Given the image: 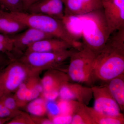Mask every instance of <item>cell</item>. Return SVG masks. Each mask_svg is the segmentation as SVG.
<instances>
[{
  "mask_svg": "<svg viewBox=\"0 0 124 124\" xmlns=\"http://www.w3.org/2000/svg\"><path fill=\"white\" fill-rule=\"evenodd\" d=\"M41 82L43 89L42 94L49 93L58 95L61 87L70 81L67 73L60 69L46 70Z\"/></svg>",
  "mask_w": 124,
  "mask_h": 124,
  "instance_id": "cell-12",
  "label": "cell"
},
{
  "mask_svg": "<svg viewBox=\"0 0 124 124\" xmlns=\"http://www.w3.org/2000/svg\"><path fill=\"white\" fill-rule=\"evenodd\" d=\"M40 73L17 59L10 60L0 71V97L15 93L29 77Z\"/></svg>",
  "mask_w": 124,
  "mask_h": 124,
  "instance_id": "cell-5",
  "label": "cell"
},
{
  "mask_svg": "<svg viewBox=\"0 0 124 124\" xmlns=\"http://www.w3.org/2000/svg\"><path fill=\"white\" fill-rule=\"evenodd\" d=\"M111 94L119 105L121 110H124V74L118 76L107 82Z\"/></svg>",
  "mask_w": 124,
  "mask_h": 124,
  "instance_id": "cell-17",
  "label": "cell"
},
{
  "mask_svg": "<svg viewBox=\"0 0 124 124\" xmlns=\"http://www.w3.org/2000/svg\"><path fill=\"white\" fill-rule=\"evenodd\" d=\"M73 116L59 115L54 116L51 119L54 124H70Z\"/></svg>",
  "mask_w": 124,
  "mask_h": 124,
  "instance_id": "cell-26",
  "label": "cell"
},
{
  "mask_svg": "<svg viewBox=\"0 0 124 124\" xmlns=\"http://www.w3.org/2000/svg\"><path fill=\"white\" fill-rule=\"evenodd\" d=\"M104 17L111 34L124 28V0L102 1Z\"/></svg>",
  "mask_w": 124,
  "mask_h": 124,
  "instance_id": "cell-8",
  "label": "cell"
},
{
  "mask_svg": "<svg viewBox=\"0 0 124 124\" xmlns=\"http://www.w3.org/2000/svg\"><path fill=\"white\" fill-rule=\"evenodd\" d=\"M94 104L97 111L107 115L118 116L123 115L117 102L111 95L106 85L92 86Z\"/></svg>",
  "mask_w": 124,
  "mask_h": 124,
  "instance_id": "cell-7",
  "label": "cell"
},
{
  "mask_svg": "<svg viewBox=\"0 0 124 124\" xmlns=\"http://www.w3.org/2000/svg\"><path fill=\"white\" fill-rule=\"evenodd\" d=\"M71 46L59 38H46L40 40L28 47L25 52H52L63 51L71 48Z\"/></svg>",
  "mask_w": 124,
  "mask_h": 124,
  "instance_id": "cell-14",
  "label": "cell"
},
{
  "mask_svg": "<svg viewBox=\"0 0 124 124\" xmlns=\"http://www.w3.org/2000/svg\"><path fill=\"white\" fill-rule=\"evenodd\" d=\"M0 43L11 46L13 48V42L9 36L0 33Z\"/></svg>",
  "mask_w": 124,
  "mask_h": 124,
  "instance_id": "cell-28",
  "label": "cell"
},
{
  "mask_svg": "<svg viewBox=\"0 0 124 124\" xmlns=\"http://www.w3.org/2000/svg\"><path fill=\"white\" fill-rule=\"evenodd\" d=\"M26 25L11 16L8 11H0V33L13 35L28 28Z\"/></svg>",
  "mask_w": 124,
  "mask_h": 124,
  "instance_id": "cell-15",
  "label": "cell"
},
{
  "mask_svg": "<svg viewBox=\"0 0 124 124\" xmlns=\"http://www.w3.org/2000/svg\"><path fill=\"white\" fill-rule=\"evenodd\" d=\"M34 124H53V121L49 118L44 116L31 115Z\"/></svg>",
  "mask_w": 124,
  "mask_h": 124,
  "instance_id": "cell-27",
  "label": "cell"
},
{
  "mask_svg": "<svg viewBox=\"0 0 124 124\" xmlns=\"http://www.w3.org/2000/svg\"><path fill=\"white\" fill-rule=\"evenodd\" d=\"M59 99L75 100L88 106L93 98L91 87L83 86L79 83L68 82L61 87L59 92Z\"/></svg>",
  "mask_w": 124,
  "mask_h": 124,
  "instance_id": "cell-9",
  "label": "cell"
},
{
  "mask_svg": "<svg viewBox=\"0 0 124 124\" xmlns=\"http://www.w3.org/2000/svg\"><path fill=\"white\" fill-rule=\"evenodd\" d=\"M10 119H4L0 117V124H6L8 121H9Z\"/></svg>",
  "mask_w": 124,
  "mask_h": 124,
  "instance_id": "cell-32",
  "label": "cell"
},
{
  "mask_svg": "<svg viewBox=\"0 0 124 124\" xmlns=\"http://www.w3.org/2000/svg\"><path fill=\"white\" fill-rule=\"evenodd\" d=\"M64 17H79L102 8L101 0H62Z\"/></svg>",
  "mask_w": 124,
  "mask_h": 124,
  "instance_id": "cell-11",
  "label": "cell"
},
{
  "mask_svg": "<svg viewBox=\"0 0 124 124\" xmlns=\"http://www.w3.org/2000/svg\"><path fill=\"white\" fill-rule=\"evenodd\" d=\"M3 8H2V7H1V6L0 5V10H1L3 9Z\"/></svg>",
  "mask_w": 124,
  "mask_h": 124,
  "instance_id": "cell-33",
  "label": "cell"
},
{
  "mask_svg": "<svg viewBox=\"0 0 124 124\" xmlns=\"http://www.w3.org/2000/svg\"><path fill=\"white\" fill-rule=\"evenodd\" d=\"M85 107L95 124H124L123 115L118 116L107 115L97 111L93 108L85 105Z\"/></svg>",
  "mask_w": 124,
  "mask_h": 124,
  "instance_id": "cell-18",
  "label": "cell"
},
{
  "mask_svg": "<svg viewBox=\"0 0 124 124\" xmlns=\"http://www.w3.org/2000/svg\"><path fill=\"white\" fill-rule=\"evenodd\" d=\"M0 101L11 110L16 111L20 110L13 93L7 94L0 96Z\"/></svg>",
  "mask_w": 124,
  "mask_h": 124,
  "instance_id": "cell-23",
  "label": "cell"
},
{
  "mask_svg": "<svg viewBox=\"0 0 124 124\" xmlns=\"http://www.w3.org/2000/svg\"><path fill=\"white\" fill-rule=\"evenodd\" d=\"M40 0H23L24 12H26L31 5Z\"/></svg>",
  "mask_w": 124,
  "mask_h": 124,
  "instance_id": "cell-30",
  "label": "cell"
},
{
  "mask_svg": "<svg viewBox=\"0 0 124 124\" xmlns=\"http://www.w3.org/2000/svg\"><path fill=\"white\" fill-rule=\"evenodd\" d=\"M46 101L41 96L27 103V110L31 115L44 116L47 113Z\"/></svg>",
  "mask_w": 124,
  "mask_h": 124,
  "instance_id": "cell-19",
  "label": "cell"
},
{
  "mask_svg": "<svg viewBox=\"0 0 124 124\" xmlns=\"http://www.w3.org/2000/svg\"><path fill=\"white\" fill-rule=\"evenodd\" d=\"M81 103L79 108L73 116L71 124H95L85 107Z\"/></svg>",
  "mask_w": 124,
  "mask_h": 124,
  "instance_id": "cell-21",
  "label": "cell"
},
{
  "mask_svg": "<svg viewBox=\"0 0 124 124\" xmlns=\"http://www.w3.org/2000/svg\"><path fill=\"white\" fill-rule=\"evenodd\" d=\"M106 0H101L102 1H106Z\"/></svg>",
  "mask_w": 124,
  "mask_h": 124,
  "instance_id": "cell-35",
  "label": "cell"
},
{
  "mask_svg": "<svg viewBox=\"0 0 124 124\" xmlns=\"http://www.w3.org/2000/svg\"><path fill=\"white\" fill-rule=\"evenodd\" d=\"M52 52H25L18 60L33 70L41 72L51 69H59L58 67L68 59L75 49Z\"/></svg>",
  "mask_w": 124,
  "mask_h": 124,
  "instance_id": "cell-6",
  "label": "cell"
},
{
  "mask_svg": "<svg viewBox=\"0 0 124 124\" xmlns=\"http://www.w3.org/2000/svg\"><path fill=\"white\" fill-rule=\"evenodd\" d=\"M13 51V48L11 46L0 43V52L5 54L8 57H11L10 53Z\"/></svg>",
  "mask_w": 124,
  "mask_h": 124,
  "instance_id": "cell-29",
  "label": "cell"
},
{
  "mask_svg": "<svg viewBox=\"0 0 124 124\" xmlns=\"http://www.w3.org/2000/svg\"><path fill=\"white\" fill-rule=\"evenodd\" d=\"M60 115L72 116L78 110L81 103L75 100L59 99L57 102Z\"/></svg>",
  "mask_w": 124,
  "mask_h": 124,
  "instance_id": "cell-20",
  "label": "cell"
},
{
  "mask_svg": "<svg viewBox=\"0 0 124 124\" xmlns=\"http://www.w3.org/2000/svg\"><path fill=\"white\" fill-rule=\"evenodd\" d=\"M13 42V50L18 53L25 52L28 46L40 40L53 37L31 27H28L19 33L9 36Z\"/></svg>",
  "mask_w": 124,
  "mask_h": 124,
  "instance_id": "cell-10",
  "label": "cell"
},
{
  "mask_svg": "<svg viewBox=\"0 0 124 124\" xmlns=\"http://www.w3.org/2000/svg\"><path fill=\"white\" fill-rule=\"evenodd\" d=\"M79 17L83 23L82 43L96 55L103 48L111 35L103 8Z\"/></svg>",
  "mask_w": 124,
  "mask_h": 124,
  "instance_id": "cell-3",
  "label": "cell"
},
{
  "mask_svg": "<svg viewBox=\"0 0 124 124\" xmlns=\"http://www.w3.org/2000/svg\"><path fill=\"white\" fill-rule=\"evenodd\" d=\"M4 67H5V66H4ZM4 67H1L0 68V71L1 70V69H2V68H3Z\"/></svg>",
  "mask_w": 124,
  "mask_h": 124,
  "instance_id": "cell-34",
  "label": "cell"
},
{
  "mask_svg": "<svg viewBox=\"0 0 124 124\" xmlns=\"http://www.w3.org/2000/svg\"><path fill=\"white\" fill-rule=\"evenodd\" d=\"M26 12L44 15L60 20H63L64 17L62 0H40L31 5Z\"/></svg>",
  "mask_w": 124,
  "mask_h": 124,
  "instance_id": "cell-13",
  "label": "cell"
},
{
  "mask_svg": "<svg viewBox=\"0 0 124 124\" xmlns=\"http://www.w3.org/2000/svg\"><path fill=\"white\" fill-rule=\"evenodd\" d=\"M95 56L93 51L84 44L79 49H75L69 57L67 72L70 79L77 83L93 84L91 73Z\"/></svg>",
  "mask_w": 124,
  "mask_h": 124,
  "instance_id": "cell-4",
  "label": "cell"
},
{
  "mask_svg": "<svg viewBox=\"0 0 124 124\" xmlns=\"http://www.w3.org/2000/svg\"><path fill=\"white\" fill-rule=\"evenodd\" d=\"M21 111L20 110L16 111L11 110L0 101V117L1 118L10 120Z\"/></svg>",
  "mask_w": 124,
  "mask_h": 124,
  "instance_id": "cell-25",
  "label": "cell"
},
{
  "mask_svg": "<svg viewBox=\"0 0 124 124\" xmlns=\"http://www.w3.org/2000/svg\"><path fill=\"white\" fill-rule=\"evenodd\" d=\"M124 74V28L112 33L103 48L97 54L91 77L95 81L107 83Z\"/></svg>",
  "mask_w": 124,
  "mask_h": 124,
  "instance_id": "cell-1",
  "label": "cell"
},
{
  "mask_svg": "<svg viewBox=\"0 0 124 124\" xmlns=\"http://www.w3.org/2000/svg\"><path fill=\"white\" fill-rule=\"evenodd\" d=\"M6 124H34L31 116L21 112L6 123Z\"/></svg>",
  "mask_w": 124,
  "mask_h": 124,
  "instance_id": "cell-24",
  "label": "cell"
},
{
  "mask_svg": "<svg viewBox=\"0 0 124 124\" xmlns=\"http://www.w3.org/2000/svg\"><path fill=\"white\" fill-rule=\"evenodd\" d=\"M10 60L6 56L0 54V68L5 66L10 62Z\"/></svg>",
  "mask_w": 124,
  "mask_h": 124,
  "instance_id": "cell-31",
  "label": "cell"
},
{
  "mask_svg": "<svg viewBox=\"0 0 124 124\" xmlns=\"http://www.w3.org/2000/svg\"><path fill=\"white\" fill-rule=\"evenodd\" d=\"M39 73L30 76L20 85L14 94L19 108L26 107L28 103V97L35 83L40 78Z\"/></svg>",
  "mask_w": 124,
  "mask_h": 124,
  "instance_id": "cell-16",
  "label": "cell"
},
{
  "mask_svg": "<svg viewBox=\"0 0 124 124\" xmlns=\"http://www.w3.org/2000/svg\"><path fill=\"white\" fill-rule=\"evenodd\" d=\"M0 5L8 12H24L23 0H0Z\"/></svg>",
  "mask_w": 124,
  "mask_h": 124,
  "instance_id": "cell-22",
  "label": "cell"
},
{
  "mask_svg": "<svg viewBox=\"0 0 124 124\" xmlns=\"http://www.w3.org/2000/svg\"><path fill=\"white\" fill-rule=\"evenodd\" d=\"M9 12L11 16L23 23L28 27L38 29L63 40L73 48L79 49L83 46V43L78 41L63 20L41 14Z\"/></svg>",
  "mask_w": 124,
  "mask_h": 124,
  "instance_id": "cell-2",
  "label": "cell"
}]
</instances>
